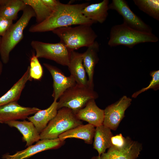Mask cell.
<instances>
[{
    "label": "cell",
    "instance_id": "cell-6",
    "mask_svg": "<svg viewBox=\"0 0 159 159\" xmlns=\"http://www.w3.org/2000/svg\"><path fill=\"white\" fill-rule=\"evenodd\" d=\"M97 93L88 86L76 84L67 90L57 102L58 110L63 107L71 109L75 113L83 108L91 100L98 97Z\"/></svg>",
    "mask_w": 159,
    "mask_h": 159
},
{
    "label": "cell",
    "instance_id": "cell-23",
    "mask_svg": "<svg viewBox=\"0 0 159 159\" xmlns=\"http://www.w3.org/2000/svg\"><path fill=\"white\" fill-rule=\"evenodd\" d=\"M26 6L23 0H7L0 6V16L12 21L16 20L18 12L23 11Z\"/></svg>",
    "mask_w": 159,
    "mask_h": 159
},
{
    "label": "cell",
    "instance_id": "cell-20",
    "mask_svg": "<svg viewBox=\"0 0 159 159\" xmlns=\"http://www.w3.org/2000/svg\"><path fill=\"white\" fill-rule=\"evenodd\" d=\"M109 1L103 0L102 1L89 4L82 10L83 15L88 19L96 23H103L108 16Z\"/></svg>",
    "mask_w": 159,
    "mask_h": 159
},
{
    "label": "cell",
    "instance_id": "cell-14",
    "mask_svg": "<svg viewBox=\"0 0 159 159\" xmlns=\"http://www.w3.org/2000/svg\"><path fill=\"white\" fill-rule=\"evenodd\" d=\"M75 113L79 120L86 121L95 127L103 124L104 118V110L97 106L95 99L89 100L83 108Z\"/></svg>",
    "mask_w": 159,
    "mask_h": 159
},
{
    "label": "cell",
    "instance_id": "cell-3",
    "mask_svg": "<svg viewBox=\"0 0 159 159\" xmlns=\"http://www.w3.org/2000/svg\"><path fill=\"white\" fill-rule=\"evenodd\" d=\"M23 11L19 19L1 37L0 55L1 61L4 64L9 62L10 52L23 39L24 30L31 19L35 17L34 11L29 6L27 5Z\"/></svg>",
    "mask_w": 159,
    "mask_h": 159
},
{
    "label": "cell",
    "instance_id": "cell-1",
    "mask_svg": "<svg viewBox=\"0 0 159 159\" xmlns=\"http://www.w3.org/2000/svg\"><path fill=\"white\" fill-rule=\"evenodd\" d=\"M89 3L76 4H64L60 1L50 16L39 24L32 25L30 32H43L74 25H92L95 22L85 17L82 11Z\"/></svg>",
    "mask_w": 159,
    "mask_h": 159
},
{
    "label": "cell",
    "instance_id": "cell-16",
    "mask_svg": "<svg viewBox=\"0 0 159 159\" xmlns=\"http://www.w3.org/2000/svg\"><path fill=\"white\" fill-rule=\"evenodd\" d=\"M68 67L70 75L74 78L76 84L88 86V79L83 64L82 53L74 51H71Z\"/></svg>",
    "mask_w": 159,
    "mask_h": 159
},
{
    "label": "cell",
    "instance_id": "cell-11",
    "mask_svg": "<svg viewBox=\"0 0 159 159\" xmlns=\"http://www.w3.org/2000/svg\"><path fill=\"white\" fill-rule=\"evenodd\" d=\"M64 143L65 141H61L59 138L54 139L41 140L35 145L29 146L24 150L17 151L13 155L5 154L2 155V158L3 159H25L44 151L58 148Z\"/></svg>",
    "mask_w": 159,
    "mask_h": 159
},
{
    "label": "cell",
    "instance_id": "cell-5",
    "mask_svg": "<svg viewBox=\"0 0 159 159\" xmlns=\"http://www.w3.org/2000/svg\"><path fill=\"white\" fill-rule=\"evenodd\" d=\"M83 125L71 109L63 107L59 109L55 116L40 133L41 140L54 139L66 131Z\"/></svg>",
    "mask_w": 159,
    "mask_h": 159
},
{
    "label": "cell",
    "instance_id": "cell-31",
    "mask_svg": "<svg viewBox=\"0 0 159 159\" xmlns=\"http://www.w3.org/2000/svg\"><path fill=\"white\" fill-rule=\"evenodd\" d=\"M3 64L2 61L0 60V75L1 74L3 71Z\"/></svg>",
    "mask_w": 159,
    "mask_h": 159
},
{
    "label": "cell",
    "instance_id": "cell-21",
    "mask_svg": "<svg viewBox=\"0 0 159 159\" xmlns=\"http://www.w3.org/2000/svg\"><path fill=\"white\" fill-rule=\"evenodd\" d=\"M29 67L19 80L4 95L0 97V107L19 99L23 90L28 81L30 80Z\"/></svg>",
    "mask_w": 159,
    "mask_h": 159
},
{
    "label": "cell",
    "instance_id": "cell-10",
    "mask_svg": "<svg viewBox=\"0 0 159 159\" xmlns=\"http://www.w3.org/2000/svg\"><path fill=\"white\" fill-rule=\"evenodd\" d=\"M132 99L123 96L116 102L107 107L104 110L103 125L111 130H116L125 116L126 110L130 105Z\"/></svg>",
    "mask_w": 159,
    "mask_h": 159
},
{
    "label": "cell",
    "instance_id": "cell-2",
    "mask_svg": "<svg viewBox=\"0 0 159 159\" xmlns=\"http://www.w3.org/2000/svg\"><path fill=\"white\" fill-rule=\"evenodd\" d=\"M89 24H81L74 27L69 26L56 29L52 32L60 39L70 51L84 47H88L95 41L97 36Z\"/></svg>",
    "mask_w": 159,
    "mask_h": 159
},
{
    "label": "cell",
    "instance_id": "cell-19",
    "mask_svg": "<svg viewBox=\"0 0 159 159\" xmlns=\"http://www.w3.org/2000/svg\"><path fill=\"white\" fill-rule=\"evenodd\" d=\"M95 131V127L89 124L82 125L60 135L58 138L62 141L67 138H75L83 140L87 144H92Z\"/></svg>",
    "mask_w": 159,
    "mask_h": 159
},
{
    "label": "cell",
    "instance_id": "cell-28",
    "mask_svg": "<svg viewBox=\"0 0 159 159\" xmlns=\"http://www.w3.org/2000/svg\"><path fill=\"white\" fill-rule=\"evenodd\" d=\"M13 24V21L0 16V37L3 36Z\"/></svg>",
    "mask_w": 159,
    "mask_h": 159
},
{
    "label": "cell",
    "instance_id": "cell-12",
    "mask_svg": "<svg viewBox=\"0 0 159 159\" xmlns=\"http://www.w3.org/2000/svg\"><path fill=\"white\" fill-rule=\"evenodd\" d=\"M40 110L36 107L21 106L16 101L11 102L0 107V123L24 120Z\"/></svg>",
    "mask_w": 159,
    "mask_h": 159
},
{
    "label": "cell",
    "instance_id": "cell-17",
    "mask_svg": "<svg viewBox=\"0 0 159 159\" xmlns=\"http://www.w3.org/2000/svg\"><path fill=\"white\" fill-rule=\"evenodd\" d=\"M6 124L11 127L17 129L23 136L22 139L26 143V146H30L40 139L39 133L33 124L26 120L8 122Z\"/></svg>",
    "mask_w": 159,
    "mask_h": 159
},
{
    "label": "cell",
    "instance_id": "cell-26",
    "mask_svg": "<svg viewBox=\"0 0 159 159\" xmlns=\"http://www.w3.org/2000/svg\"><path fill=\"white\" fill-rule=\"evenodd\" d=\"M29 74L31 78L37 80H40L43 74L42 67L38 58L33 54L30 59Z\"/></svg>",
    "mask_w": 159,
    "mask_h": 159
},
{
    "label": "cell",
    "instance_id": "cell-27",
    "mask_svg": "<svg viewBox=\"0 0 159 159\" xmlns=\"http://www.w3.org/2000/svg\"><path fill=\"white\" fill-rule=\"evenodd\" d=\"M150 75L152 79L148 86L145 87L135 92L132 97L136 98L141 93L144 92L149 89H152L155 90L158 89L159 87V70L153 71L150 73Z\"/></svg>",
    "mask_w": 159,
    "mask_h": 159
},
{
    "label": "cell",
    "instance_id": "cell-25",
    "mask_svg": "<svg viewBox=\"0 0 159 159\" xmlns=\"http://www.w3.org/2000/svg\"><path fill=\"white\" fill-rule=\"evenodd\" d=\"M133 1L140 10L159 21L158 0H134Z\"/></svg>",
    "mask_w": 159,
    "mask_h": 159
},
{
    "label": "cell",
    "instance_id": "cell-30",
    "mask_svg": "<svg viewBox=\"0 0 159 159\" xmlns=\"http://www.w3.org/2000/svg\"><path fill=\"white\" fill-rule=\"evenodd\" d=\"M43 2L47 6L54 10L60 1L56 0H42Z\"/></svg>",
    "mask_w": 159,
    "mask_h": 159
},
{
    "label": "cell",
    "instance_id": "cell-22",
    "mask_svg": "<svg viewBox=\"0 0 159 159\" xmlns=\"http://www.w3.org/2000/svg\"><path fill=\"white\" fill-rule=\"evenodd\" d=\"M111 130L103 124L96 127L95 129L93 148L98 152V156L112 146L111 138L113 135Z\"/></svg>",
    "mask_w": 159,
    "mask_h": 159
},
{
    "label": "cell",
    "instance_id": "cell-7",
    "mask_svg": "<svg viewBox=\"0 0 159 159\" xmlns=\"http://www.w3.org/2000/svg\"><path fill=\"white\" fill-rule=\"evenodd\" d=\"M31 45L35 50L38 58H44L54 61L63 66H68L70 52L62 43H45L32 41Z\"/></svg>",
    "mask_w": 159,
    "mask_h": 159
},
{
    "label": "cell",
    "instance_id": "cell-32",
    "mask_svg": "<svg viewBox=\"0 0 159 159\" xmlns=\"http://www.w3.org/2000/svg\"><path fill=\"white\" fill-rule=\"evenodd\" d=\"M7 0H0V6L4 4Z\"/></svg>",
    "mask_w": 159,
    "mask_h": 159
},
{
    "label": "cell",
    "instance_id": "cell-15",
    "mask_svg": "<svg viewBox=\"0 0 159 159\" xmlns=\"http://www.w3.org/2000/svg\"><path fill=\"white\" fill-rule=\"evenodd\" d=\"M100 45L95 41L88 47L87 50L82 53L83 64L88 75V86L94 89L93 76L95 66L99 61L98 53Z\"/></svg>",
    "mask_w": 159,
    "mask_h": 159
},
{
    "label": "cell",
    "instance_id": "cell-33",
    "mask_svg": "<svg viewBox=\"0 0 159 159\" xmlns=\"http://www.w3.org/2000/svg\"><path fill=\"white\" fill-rule=\"evenodd\" d=\"M1 37H0V47L1 46Z\"/></svg>",
    "mask_w": 159,
    "mask_h": 159
},
{
    "label": "cell",
    "instance_id": "cell-24",
    "mask_svg": "<svg viewBox=\"0 0 159 159\" xmlns=\"http://www.w3.org/2000/svg\"><path fill=\"white\" fill-rule=\"evenodd\" d=\"M23 1L34 11L37 24L41 23L46 19L54 11L46 5L42 0H23Z\"/></svg>",
    "mask_w": 159,
    "mask_h": 159
},
{
    "label": "cell",
    "instance_id": "cell-9",
    "mask_svg": "<svg viewBox=\"0 0 159 159\" xmlns=\"http://www.w3.org/2000/svg\"><path fill=\"white\" fill-rule=\"evenodd\" d=\"M142 148V145L132 140L129 137L126 138V142L122 146L112 145L106 153L91 159H137Z\"/></svg>",
    "mask_w": 159,
    "mask_h": 159
},
{
    "label": "cell",
    "instance_id": "cell-29",
    "mask_svg": "<svg viewBox=\"0 0 159 159\" xmlns=\"http://www.w3.org/2000/svg\"><path fill=\"white\" fill-rule=\"evenodd\" d=\"M112 145L118 147L123 146L126 142V138L124 137L121 133L113 136L111 138Z\"/></svg>",
    "mask_w": 159,
    "mask_h": 159
},
{
    "label": "cell",
    "instance_id": "cell-13",
    "mask_svg": "<svg viewBox=\"0 0 159 159\" xmlns=\"http://www.w3.org/2000/svg\"><path fill=\"white\" fill-rule=\"evenodd\" d=\"M43 65L52 76L53 88L52 96L54 100L57 101L67 90L75 85L76 82L71 75L66 76L57 67L47 63Z\"/></svg>",
    "mask_w": 159,
    "mask_h": 159
},
{
    "label": "cell",
    "instance_id": "cell-4",
    "mask_svg": "<svg viewBox=\"0 0 159 159\" xmlns=\"http://www.w3.org/2000/svg\"><path fill=\"white\" fill-rule=\"evenodd\" d=\"M158 40V37L152 33L138 31L123 23L111 28L108 44L111 47L122 45L131 48L138 44L156 42Z\"/></svg>",
    "mask_w": 159,
    "mask_h": 159
},
{
    "label": "cell",
    "instance_id": "cell-18",
    "mask_svg": "<svg viewBox=\"0 0 159 159\" xmlns=\"http://www.w3.org/2000/svg\"><path fill=\"white\" fill-rule=\"evenodd\" d=\"M57 104V101L54 100L48 108L43 110H40L34 115L27 118L29 121L33 124L39 133L46 127L50 121L56 115L58 111Z\"/></svg>",
    "mask_w": 159,
    "mask_h": 159
},
{
    "label": "cell",
    "instance_id": "cell-8",
    "mask_svg": "<svg viewBox=\"0 0 159 159\" xmlns=\"http://www.w3.org/2000/svg\"><path fill=\"white\" fill-rule=\"evenodd\" d=\"M109 8L115 10L123 18V23L136 30L147 33H152V29L131 9L124 0H112Z\"/></svg>",
    "mask_w": 159,
    "mask_h": 159
}]
</instances>
